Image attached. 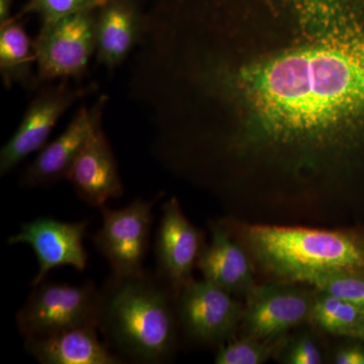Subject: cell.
<instances>
[{
  "instance_id": "1",
  "label": "cell",
  "mask_w": 364,
  "mask_h": 364,
  "mask_svg": "<svg viewBox=\"0 0 364 364\" xmlns=\"http://www.w3.org/2000/svg\"><path fill=\"white\" fill-rule=\"evenodd\" d=\"M220 78L255 116L261 136L279 144L338 142L364 122V26L274 55Z\"/></svg>"
},
{
  "instance_id": "2",
  "label": "cell",
  "mask_w": 364,
  "mask_h": 364,
  "mask_svg": "<svg viewBox=\"0 0 364 364\" xmlns=\"http://www.w3.org/2000/svg\"><path fill=\"white\" fill-rule=\"evenodd\" d=\"M102 291L98 330L119 358L136 363L168 360L177 345L176 293L157 274H112Z\"/></svg>"
},
{
  "instance_id": "3",
  "label": "cell",
  "mask_w": 364,
  "mask_h": 364,
  "mask_svg": "<svg viewBox=\"0 0 364 364\" xmlns=\"http://www.w3.org/2000/svg\"><path fill=\"white\" fill-rule=\"evenodd\" d=\"M242 236L258 265L282 282L364 270V237L343 230L252 225Z\"/></svg>"
},
{
  "instance_id": "4",
  "label": "cell",
  "mask_w": 364,
  "mask_h": 364,
  "mask_svg": "<svg viewBox=\"0 0 364 364\" xmlns=\"http://www.w3.org/2000/svg\"><path fill=\"white\" fill-rule=\"evenodd\" d=\"M33 287L16 315L23 338H44L76 328L98 329L102 291L95 282L72 286L46 279Z\"/></svg>"
},
{
  "instance_id": "5",
  "label": "cell",
  "mask_w": 364,
  "mask_h": 364,
  "mask_svg": "<svg viewBox=\"0 0 364 364\" xmlns=\"http://www.w3.org/2000/svg\"><path fill=\"white\" fill-rule=\"evenodd\" d=\"M97 11L43 21L33 40L39 85L51 81L78 80L85 76L97 51Z\"/></svg>"
},
{
  "instance_id": "6",
  "label": "cell",
  "mask_w": 364,
  "mask_h": 364,
  "mask_svg": "<svg viewBox=\"0 0 364 364\" xmlns=\"http://www.w3.org/2000/svg\"><path fill=\"white\" fill-rule=\"evenodd\" d=\"M157 198L159 196L152 200L138 198L119 210L107 205L100 208L102 224L92 242L109 262L112 274L126 277L144 270L154 221L153 207Z\"/></svg>"
},
{
  "instance_id": "7",
  "label": "cell",
  "mask_w": 364,
  "mask_h": 364,
  "mask_svg": "<svg viewBox=\"0 0 364 364\" xmlns=\"http://www.w3.org/2000/svg\"><path fill=\"white\" fill-rule=\"evenodd\" d=\"M97 90L95 82L75 86L69 85L68 81H61L38 93L18 129L0 151V176H6L31 154L42 149L67 111Z\"/></svg>"
},
{
  "instance_id": "8",
  "label": "cell",
  "mask_w": 364,
  "mask_h": 364,
  "mask_svg": "<svg viewBox=\"0 0 364 364\" xmlns=\"http://www.w3.org/2000/svg\"><path fill=\"white\" fill-rule=\"evenodd\" d=\"M242 327L244 334L267 341H279L289 330L310 321L315 293L298 282H270L246 296Z\"/></svg>"
},
{
  "instance_id": "9",
  "label": "cell",
  "mask_w": 364,
  "mask_h": 364,
  "mask_svg": "<svg viewBox=\"0 0 364 364\" xmlns=\"http://www.w3.org/2000/svg\"><path fill=\"white\" fill-rule=\"evenodd\" d=\"M179 326L191 338L224 343L242 322L244 306L221 287L191 279L176 294Z\"/></svg>"
},
{
  "instance_id": "10",
  "label": "cell",
  "mask_w": 364,
  "mask_h": 364,
  "mask_svg": "<svg viewBox=\"0 0 364 364\" xmlns=\"http://www.w3.org/2000/svg\"><path fill=\"white\" fill-rule=\"evenodd\" d=\"M107 100L102 95L93 105L95 119L90 135L66 178L78 198L91 208H104L109 200L124 195L116 157L102 127Z\"/></svg>"
},
{
  "instance_id": "11",
  "label": "cell",
  "mask_w": 364,
  "mask_h": 364,
  "mask_svg": "<svg viewBox=\"0 0 364 364\" xmlns=\"http://www.w3.org/2000/svg\"><path fill=\"white\" fill-rule=\"evenodd\" d=\"M90 221L63 222L53 218H37L21 225L18 233L9 237V245L28 244L39 263L33 286L47 279L55 268L71 267L79 272L87 267L88 253L83 245Z\"/></svg>"
},
{
  "instance_id": "12",
  "label": "cell",
  "mask_w": 364,
  "mask_h": 364,
  "mask_svg": "<svg viewBox=\"0 0 364 364\" xmlns=\"http://www.w3.org/2000/svg\"><path fill=\"white\" fill-rule=\"evenodd\" d=\"M203 248L202 234L188 221L177 198H170L163 205L155 238L156 274L176 294L193 279Z\"/></svg>"
},
{
  "instance_id": "13",
  "label": "cell",
  "mask_w": 364,
  "mask_h": 364,
  "mask_svg": "<svg viewBox=\"0 0 364 364\" xmlns=\"http://www.w3.org/2000/svg\"><path fill=\"white\" fill-rule=\"evenodd\" d=\"M147 14L138 0H107L97 9L95 56L114 71L138 49L145 35Z\"/></svg>"
},
{
  "instance_id": "14",
  "label": "cell",
  "mask_w": 364,
  "mask_h": 364,
  "mask_svg": "<svg viewBox=\"0 0 364 364\" xmlns=\"http://www.w3.org/2000/svg\"><path fill=\"white\" fill-rule=\"evenodd\" d=\"M95 119V107L81 105L67 124L65 130L39 151L23 172V188L52 186L67 178L72 165L82 149Z\"/></svg>"
},
{
  "instance_id": "15",
  "label": "cell",
  "mask_w": 364,
  "mask_h": 364,
  "mask_svg": "<svg viewBox=\"0 0 364 364\" xmlns=\"http://www.w3.org/2000/svg\"><path fill=\"white\" fill-rule=\"evenodd\" d=\"M210 232V242L203 246L196 264L203 279L233 296H248L256 284L247 252L232 239L229 231L221 224H212Z\"/></svg>"
},
{
  "instance_id": "16",
  "label": "cell",
  "mask_w": 364,
  "mask_h": 364,
  "mask_svg": "<svg viewBox=\"0 0 364 364\" xmlns=\"http://www.w3.org/2000/svg\"><path fill=\"white\" fill-rule=\"evenodd\" d=\"M97 331V328H76L44 338H26L25 349L42 364L124 363L100 341Z\"/></svg>"
},
{
  "instance_id": "17",
  "label": "cell",
  "mask_w": 364,
  "mask_h": 364,
  "mask_svg": "<svg viewBox=\"0 0 364 364\" xmlns=\"http://www.w3.org/2000/svg\"><path fill=\"white\" fill-rule=\"evenodd\" d=\"M33 41L26 32L20 18L0 26V75L6 88L14 85L33 90L39 86Z\"/></svg>"
},
{
  "instance_id": "18",
  "label": "cell",
  "mask_w": 364,
  "mask_h": 364,
  "mask_svg": "<svg viewBox=\"0 0 364 364\" xmlns=\"http://www.w3.org/2000/svg\"><path fill=\"white\" fill-rule=\"evenodd\" d=\"M310 321L330 334L364 341V309L331 294L315 291Z\"/></svg>"
},
{
  "instance_id": "19",
  "label": "cell",
  "mask_w": 364,
  "mask_h": 364,
  "mask_svg": "<svg viewBox=\"0 0 364 364\" xmlns=\"http://www.w3.org/2000/svg\"><path fill=\"white\" fill-rule=\"evenodd\" d=\"M279 341H267L244 335L222 343L215 356L217 364H262L277 351Z\"/></svg>"
},
{
  "instance_id": "20",
  "label": "cell",
  "mask_w": 364,
  "mask_h": 364,
  "mask_svg": "<svg viewBox=\"0 0 364 364\" xmlns=\"http://www.w3.org/2000/svg\"><path fill=\"white\" fill-rule=\"evenodd\" d=\"M306 284L364 309V270L326 273Z\"/></svg>"
},
{
  "instance_id": "21",
  "label": "cell",
  "mask_w": 364,
  "mask_h": 364,
  "mask_svg": "<svg viewBox=\"0 0 364 364\" xmlns=\"http://www.w3.org/2000/svg\"><path fill=\"white\" fill-rule=\"evenodd\" d=\"M105 1L107 0H28L16 16L21 18L26 14H35L40 16L42 23L56 21L81 11H97Z\"/></svg>"
},
{
  "instance_id": "22",
  "label": "cell",
  "mask_w": 364,
  "mask_h": 364,
  "mask_svg": "<svg viewBox=\"0 0 364 364\" xmlns=\"http://www.w3.org/2000/svg\"><path fill=\"white\" fill-rule=\"evenodd\" d=\"M279 361L286 364L323 363L322 351L308 334L294 337L279 348Z\"/></svg>"
},
{
  "instance_id": "23",
  "label": "cell",
  "mask_w": 364,
  "mask_h": 364,
  "mask_svg": "<svg viewBox=\"0 0 364 364\" xmlns=\"http://www.w3.org/2000/svg\"><path fill=\"white\" fill-rule=\"evenodd\" d=\"M337 364H364V346L359 344L344 345L334 354Z\"/></svg>"
},
{
  "instance_id": "24",
  "label": "cell",
  "mask_w": 364,
  "mask_h": 364,
  "mask_svg": "<svg viewBox=\"0 0 364 364\" xmlns=\"http://www.w3.org/2000/svg\"><path fill=\"white\" fill-rule=\"evenodd\" d=\"M14 0H0V26L6 25L13 20Z\"/></svg>"
},
{
  "instance_id": "25",
  "label": "cell",
  "mask_w": 364,
  "mask_h": 364,
  "mask_svg": "<svg viewBox=\"0 0 364 364\" xmlns=\"http://www.w3.org/2000/svg\"><path fill=\"white\" fill-rule=\"evenodd\" d=\"M364 342V341H363Z\"/></svg>"
}]
</instances>
